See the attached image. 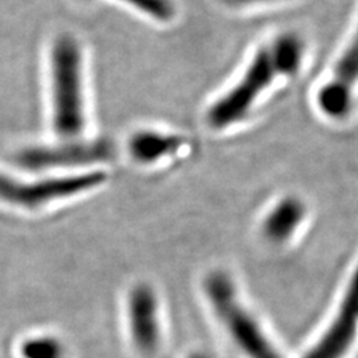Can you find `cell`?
<instances>
[{
    "label": "cell",
    "mask_w": 358,
    "mask_h": 358,
    "mask_svg": "<svg viewBox=\"0 0 358 358\" xmlns=\"http://www.w3.org/2000/svg\"><path fill=\"white\" fill-rule=\"evenodd\" d=\"M55 129L63 137H76L84 128L81 55L71 38L55 44L52 56Z\"/></svg>",
    "instance_id": "cell-1"
},
{
    "label": "cell",
    "mask_w": 358,
    "mask_h": 358,
    "mask_svg": "<svg viewBox=\"0 0 358 358\" xmlns=\"http://www.w3.org/2000/svg\"><path fill=\"white\" fill-rule=\"evenodd\" d=\"M275 73L269 50L262 48L256 52L243 78L208 109L210 125L224 129L241 121L251 110L262 92L272 83Z\"/></svg>",
    "instance_id": "cell-2"
},
{
    "label": "cell",
    "mask_w": 358,
    "mask_h": 358,
    "mask_svg": "<svg viewBox=\"0 0 358 358\" xmlns=\"http://www.w3.org/2000/svg\"><path fill=\"white\" fill-rule=\"evenodd\" d=\"M208 294L217 312L226 321L231 334L251 358H280L254 320L239 307L234 299L231 282L222 275L208 282Z\"/></svg>",
    "instance_id": "cell-3"
},
{
    "label": "cell",
    "mask_w": 358,
    "mask_h": 358,
    "mask_svg": "<svg viewBox=\"0 0 358 358\" xmlns=\"http://www.w3.org/2000/svg\"><path fill=\"white\" fill-rule=\"evenodd\" d=\"M105 180L103 173H92L77 177L47 179L35 183H20L0 176V201L27 208H36L51 201L87 192Z\"/></svg>",
    "instance_id": "cell-4"
},
{
    "label": "cell",
    "mask_w": 358,
    "mask_h": 358,
    "mask_svg": "<svg viewBox=\"0 0 358 358\" xmlns=\"http://www.w3.org/2000/svg\"><path fill=\"white\" fill-rule=\"evenodd\" d=\"M358 81V29L334 68L333 76L317 94L321 112L341 120L352 110L353 88Z\"/></svg>",
    "instance_id": "cell-5"
},
{
    "label": "cell",
    "mask_w": 358,
    "mask_h": 358,
    "mask_svg": "<svg viewBox=\"0 0 358 358\" xmlns=\"http://www.w3.org/2000/svg\"><path fill=\"white\" fill-rule=\"evenodd\" d=\"M358 324V269L340 308L338 316L306 358H341L353 343Z\"/></svg>",
    "instance_id": "cell-6"
},
{
    "label": "cell",
    "mask_w": 358,
    "mask_h": 358,
    "mask_svg": "<svg viewBox=\"0 0 358 358\" xmlns=\"http://www.w3.org/2000/svg\"><path fill=\"white\" fill-rule=\"evenodd\" d=\"M129 317L131 337L136 346L142 353L154 352L159 340V324L157 300L149 287L140 285L131 292Z\"/></svg>",
    "instance_id": "cell-7"
},
{
    "label": "cell",
    "mask_w": 358,
    "mask_h": 358,
    "mask_svg": "<svg viewBox=\"0 0 358 358\" xmlns=\"http://www.w3.org/2000/svg\"><path fill=\"white\" fill-rule=\"evenodd\" d=\"M109 154V145L105 142L80 143L27 152L20 157V164L29 169L72 166L105 159Z\"/></svg>",
    "instance_id": "cell-8"
},
{
    "label": "cell",
    "mask_w": 358,
    "mask_h": 358,
    "mask_svg": "<svg viewBox=\"0 0 358 358\" xmlns=\"http://www.w3.org/2000/svg\"><path fill=\"white\" fill-rule=\"evenodd\" d=\"M304 217V207L300 201L287 198L276 206L264 222V232L271 241L282 242L289 238Z\"/></svg>",
    "instance_id": "cell-9"
},
{
    "label": "cell",
    "mask_w": 358,
    "mask_h": 358,
    "mask_svg": "<svg viewBox=\"0 0 358 358\" xmlns=\"http://www.w3.org/2000/svg\"><path fill=\"white\" fill-rule=\"evenodd\" d=\"M182 145L177 136H169L157 131L137 133L130 142V153L143 164H150L167 154L174 153Z\"/></svg>",
    "instance_id": "cell-10"
},
{
    "label": "cell",
    "mask_w": 358,
    "mask_h": 358,
    "mask_svg": "<svg viewBox=\"0 0 358 358\" xmlns=\"http://www.w3.org/2000/svg\"><path fill=\"white\" fill-rule=\"evenodd\" d=\"M269 55L276 73L294 76L303 62L304 43L294 34H284L275 40Z\"/></svg>",
    "instance_id": "cell-11"
},
{
    "label": "cell",
    "mask_w": 358,
    "mask_h": 358,
    "mask_svg": "<svg viewBox=\"0 0 358 358\" xmlns=\"http://www.w3.org/2000/svg\"><path fill=\"white\" fill-rule=\"evenodd\" d=\"M24 358H62L63 348L51 337H38L28 340L22 348Z\"/></svg>",
    "instance_id": "cell-12"
},
{
    "label": "cell",
    "mask_w": 358,
    "mask_h": 358,
    "mask_svg": "<svg viewBox=\"0 0 358 358\" xmlns=\"http://www.w3.org/2000/svg\"><path fill=\"white\" fill-rule=\"evenodd\" d=\"M142 13L159 22H169L176 15V7L171 0H125Z\"/></svg>",
    "instance_id": "cell-13"
},
{
    "label": "cell",
    "mask_w": 358,
    "mask_h": 358,
    "mask_svg": "<svg viewBox=\"0 0 358 358\" xmlns=\"http://www.w3.org/2000/svg\"><path fill=\"white\" fill-rule=\"evenodd\" d=\"M231 6H248V4H255V3H263V1H272V0H224Z\"/></svg>",
    "instance_id": "cell-14"
},
{
    "label": "cell",
    "mask_w": 358,
    "mask_h": 358,
    "mask_svg": "<svg viewBox=\"0 0 358 358\" xmlns=\"http://www.w3.org/2000/svg\"><path fill=\"white\" fill-rule=\"evenodd\" d=\"M190 358H208L207 356H205V355H194L192 357Z\"/></svg>",
    "instance_id": "cell-15"
}]
</instances>
